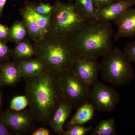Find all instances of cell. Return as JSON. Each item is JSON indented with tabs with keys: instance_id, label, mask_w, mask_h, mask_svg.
<instances>
[{
	"instance_id": "obj_23",
	"label": "cell",
	"mask_w": 135,
	"mask_h": 135,
	"mask_svg": "<svg viewBox=\"0 0 135 135\" xmlns=\"http://www.w3.org/2000/svg\"><path fill=\"white\" fill-rule=\"evenodd\" d=\"M93 129L92 126L84 127L82 125H74L70 126L69 129L64 131L63 135H85Z\"/></svg>"
},
{
	"instance_id": "obj_34",
	"label": "cell",
	"mask_w": 135,
	"mask_h": 135,
	"mask_svg": "<svg viewBox=\"0 0 135 135\" xmlns=\"http://www.w3.org/2000/svg\"><path fill=\"white\" fill-rule=\"evenodd\" d=\"M56 1H57V0H56ZM69 1H72V0H69Z\"/></svg>"
},
{
	"instance_id": "obj_14",
	"label": "cell",
	"mask_w": 135,
	"mask_h": 135,
	"mask_svg": "<svg viewBox=\"0 0 135 135\" xmlns=\"http://www.w3.org/2000/svg\"><path fill=\"white\" fill-rule=\"evenodd\" d=\"M28 33L35 42L40 41L44 38L40 26L32 14L29 3L26 2L24 7L20 9Z\"/></svg>"
},
{
	"instance_id": "obj_7",
	"label": "cell",
	"mask_w": 135,
	"mask_h": 135,
	"mask_svg": "<svg viewBox=\"0 0 135 135\" xmlns=\"http://www.w3.org/2000/svg\"><path fill=\"white\" fill-rule=\"evenodd\" d=\"M120 95L113 87L98 81L92 87L89 100L94 109L100 112L113 110L119 103Z\"/></svg>"
},
{
	"instance_id": "obj_22",
	"label": "cell",
	"mask_w": 135,
	"mask_h": 135,
	"mask_svg": "<svg viewBox=\"0 0 135 135\" xmlns=\"http://www.w3.org/2000/svg\"><path fill=\"white\" fill-rule=\"evenodd\" d=\"M29 105V101L26 95H20L15 97L10 103L11 110L20 111L24 110Z\"/></svg>"
},
{
	"instance_id": "obj_8",
	"label": "cell",
	"mask_w": 135,
	"mask_h": 135,
	"mask_svg": "<svg viewBox=\"0 0 135 135\" xmlns=\"http://www.w3.org/2000/svg\"><path fill=\"white\" fill-rule=\"evenodd\" d=\"M72 70L90 87L98 81L100 64L98 59L85 55H77Z\"/></svg>"
},
{
	"instance_id": "obj_32",
	"label": "cell",
	"mask_w": 135,
	"mask_h": 135,
	"mask_svg": "<svg viewBox=\"0 0 135 135\" xmlns=\"http://www.w3.org/2000/svg\"><path fill=\"white\" fill-rule=\"evenodd\" d=\"M2 83V77L1 71V69H0V85Z\"/></svg>"
},
{
	"instance_id": "obj_5",
	"label": "cell",
	"mask_w": 135,
	"mask_h": 135,
	"mask_svg": "<svg viewBox=\"0 0 135 135\" xmlns=\"http://www.w3.org/2000/svg\"><path fill=\"white\" fill-rule=\"evenodd\" d=\"M50 16L49 34L70 40L78 29L87 22L74 3L57 1Z\"/></svg>"
},
{
	"instance_id": "obj_1",
	"label": "cell",
	"mask_w": 135,
	"mask_h": 135,
	"mask_svg": "<svg viewBox=\"0 0 135 135\" xmlns=\"http://www.w3.org/2000/svg\"><path fill=\"white\" fill-rule=\"evenodd\" d=\"M24 79L30 110L36 121L49 124L64 99L60 73L49 69L41 74Z\"/></svg>"
},
{
	"instance_id": "obj_16",
	"label": "cell",
	"mask_w": 135,
	"mask_h": 135,
	"mask_svg": "<svg viewBox=\"0 0 135 135\" xmlns=\"http://www.w3.org/2000/svg\"><path fill=\"white\" fill-rule=\"evenodd\" d=\"M78 11L88 22L97 21V9L93 0H72Z\"/></svg>"
},
{
	"instance_id": "obj_3",
	"label": "cell",
	"mask_w": 135,
	"mask_h": 135,
	"mask_svg": "<svg viewBox=\"0 0 135 135\" xmlns=\"http://www.w3.org/2000/svg\"><path fill=\"white\" fill-rule=\"evenodd\" d=\"M34 46L35 56L50 69L59 73L71 70L77 53L71 40L49 34Z\"/></svg>"
},
{
	"instance_id": "obj_15",
	"label": "cell",
	"mask_w": 135,
	"mask_h": 135,
	"mask_svg": "<svg viewBox=\"0 0 135 135\" xmlns=\"http://www.w3.org/2000/svg\"><path fill=\"white\" fill-rule=\"evenodd\" d=\"M95 109L89 102L81 105L68 122V125H83L91 120L94 116Z\"/></svg>"
},
{
	"instance_id": "obj_25",
	"label": "cell",
	"mask_w": 135,
	"mask_h": 135,
	"mask_svg": "<svg viewBox=\"0 0 135 135\" xmlns=\"http://www.w3.org/2000/svg\"><path fill=\"white\" fill-rule=\"evenodd\" d=\"M123 52L132 62L135 64V41L128 43L124 48Z\"/></svg>"
},
{
	"instance_id": "obj_28",
	"label": "cell",
	"mask_w": 135,
	"mask_h": 135,
	"mask_svg": "<svg viewBox=\"0 0 135 135\" xmlns=\"http://www.w3.org/2000/svg\"><path fill=\"white\" fill-rule=\"evenodd\" d=\"M97 9L103 7L118 0H93Z\"/></svg>"
},
{
	"instance_id": "obj_2",
	"label": "cell",
	"mask_w": 135,
	"mask_h": 135,
	"mask_svg": "<svg viewBox=\"0 0 135 135\" xmlns=\"http://www.w3.org/2000/svg\"><path fill=\"white\" fill-rule=\"evenodd\" d=\"M114 37L111 22H87L70 39L77 55L97 59L102 57L113 49Z\"/></svg>"
},
{
	"instance_id": "obj_31",
	"label": "cell",
	"mask_w": 135,
	"mask_h": 135,
	"mask_svg": "<svg viewBox=\"0 0 135 135\" xmlns=\"http://www.w3.org/2000/svg\"><path fill=\"white\" fill-rule=\"evenodd\" d=\"M7 0H0V17L2 15Z\"/></svg>"
},
{
	"instance_id": "obj_19",
	"label": "cell",
	"mask_w": 135,
	"mask_h": 135,
	"mask_svg": "<svg viewBox=\"0 0 135 135\" xmlns=\"http://www.w3.org/2000/svg\"><path fill=\"white\" fill-rule=\"evenodd\" d=\"M116 124L113 118H111L100 122L94 129L90 135H116Z\"/></svg>"
},
{
	"instance_id": "obj_10",
	"label": "cell",
	"mask_w": 135,
	"mask_h": 135,
	"mask_svg": "<svg viewBox=\"0 0 135 135\" xmlns=\"http://www.w3.org/2000/svg\"><path fill=\"white\" fill-rule=\"evenodd\" d=\"M135 5V0H118L98 9L97 21H117L125 12Z\"/></svg>"
},
{
	"instance_id": "obj_24",
	"label": "cell",
	"mask_w": 135,
	"mask_h": 135,
	"mask_svg": "<svg viewBox=\"0 0 135 135\" xmlns=\"http://www.w3.org/2000/svg\"><path fill=\"white\" fill-rule=\"evenodd\" d=\"M33 7L35 12L40 15H49L51 14L54 7L51 5L49 3H44L40 1L38 5H36L33 3Z\"/></svg>"
},
{
	"instance_id": "obj_6",
	"label": "cell",
	"mask_w": 135,
	"mask_h": 135,
	"mask_svg": "<svg viewBox=\"0 0 135 135\" xmlns=\"http://www.w3.org/2000/svg\"><path fill=\"white\" fill-rule=\"evenodd\" d=\"M60 85L64 99L77 109L89 102L90 87L80 79L72 70L60 73Z\"/></svg>"
},
{
	"instance_id": "obj_20",
	"label": "cell",
	"mask_w": 135,
	"mask_h": 135,
	"mask_svg": "<svg viewBox=\"0 0 135 135\" xmlns=\"http://www.w3.org/2000/svg\"><path fill=\"white\" fill-rule=\"evenodd\" d=\"M33 3H29L31 11L34 17L40 28L43 36L48 35L50 33V15H43L35 12L33 7Z\"/></svg>"
},
{
	"instance_id": "obj_13",
	"label": "cell",
	"mask_w": 135,
	"mask_h": 135,
	"mask_svg": "<svg viewBox=\"0 0 135 135\" xmlns=\"http://www.w3.org/2000/svg\"><path fill=\"white\" fill-rule=\"evenodd\" d=\"M73 108L70 102L64 99L61 102L54 114L49 125L55 133L62 134L64 131L63 129L64 123Z\"/></svg>"
},
{
	"instance_id": "obj_18",
	"label": "cell",
	"mask_w": 135,
	"mask_h": 135,
	"mask_svg": "<svg viewBox=\"0 0 135 135\" xmlns=\"http://www.w3.org/2000/svg\"><path fill=\"white\" fill-rule=\"evenodd\" d=\"M14 55L20 60H26L35 56V50L34 45L27 41L17 42L14 49Z\"/></svg>"
},
{
	"instance_id": "obj_4",
	"label": "cell",
	"mask_w": 135,
	"mask_h": 135,
	"mask_svg": "<svg viewBox=\"0 0 135 135\" xmlns=\"http://www.w3.org/2000/svg\"><path fill=\"white\" fill-rule=\"evenodd\" d=\"M99 64L101 78L114 86H124L134 78L132 62L117 47L103 56Z\"/></svg>"
},
{
	"instance_id": "obj_33",
	"label": "cell",
	"mask_w": 135,
	"mask_h": 135,
	"mask_svg": "<svg viewBox=\"0 0 135 135\" xmlns=\"http://www.w3.org/2000/svg\"><path fill=\"white\" fill-rule=\"evenodd\" d=\"M2 98V94L0 92V107L1 103Z\"/></svg>"
},
{
	"instance_id": "obj_26",
	"label": "cell",
	"mask_w": 135,
	"mask_h": 135,
	"mask_svg": "<svg viewBox=\"0 0 135 135\" xmlns=\"http://www.w3.org/2000/svg\"><path fill=\"white\" fill-rule=\"evenodd\" d=\"M10 38V29L0 23V40L3 41Z\"/></svg>"
},
{
	"instance_id": "obj_30",
	"label": "cell",
	"mask_w": 135,
	"mask_h": 135,
	"mask_svg": "<svg viewBox=\"0 0 135 135\" xmlns=\"http://www.w3.org/2000/svg\"><path fill=\"white\" fill-rule=\"evenodd\" d=\"M7 126L5 123L0 119V135L10 134Z\"/></svg>"
},
{
	"instance_id": "obj_9",
	"label": "cell",
	"mask_w": 135,
	"mask_h": 135,
	"mask_svg": "<svg viewBox=\"0 0 135 135\" xmlns=\"http://www.w3.org/2000/svg\"><path fill=\"white\" fill-rule=\"evenodd\" d=\"M5 125L18 133L26 132L33 125L35 120L31 112L29 111H16L11 110L1 119Z\"/></svg>"
},
{
	"instance_id": "obj_27",
	"label": "cell",
	"mask_w": 135,
	"mask_h": 135,
	"mask_svg": "<svg viewBox=\"0 0 135 135\" xmlns=\"http://www.w3.org/2000/svg\"><path fill=\"white\" fill-rule=\"evenodd\" d=\"M8 47L3 41L0 40V60L5 59L9 55Z\"/></svg>"
},
{
	"instance_id": "obj_29",
	"label": "cell",
	"mask_w": 135,
	"mask_h": 135,
	"mask_svg": "<svg viewBox=\"0 0 135 135\" xmlns=\"http://www.w3.org/2000/svg\"><path fill=\"white\" fill-rule=\"evenodd\" d=\"M50 131L47 129L41 128L38 129L32 133V135H49Z\"/></svg>"
},
{
	"instance_id": "obj_21",
	"label": "cell",
	"mask_w": 135,
	"mask_h": 135,
	"mask_svg": "<svg viewBox=\"0 0 135 135\" xmlns=\"http://www.w3.org/2000/svg\"><path fill=\"white\" fill-rule=\"evenodd\" d=\"M10 32L11 38L17 43L24 40L28 32L24 22L18 21L11 26Z\"/></svg>"
},
{
	"instance_id": "obj_17",
	"label": "cell",
	"mask_w": 135,
	"mask_h": 135,
	"mask_svg": "<svg viewBox=\"0 0 135 135\" xmlns=\"http://www.w3.org/2000/svg\"><path fill=\"white\" fill-rule=\"evenodd\" d=\"M2 73V83L6 85L15 84L22 77L17 64L10 62L6 63L0 66Z\"/></svg>"
},
{
	"instance_id": "obj_12",
	"label": "cell",
	"mask_w": 135,
	"mask_h": 135,
	"mask_svg": "<svg viewBox=\"0 0 135 135\" xmlns=\"http://www.w3.org/2000/svg\"><path fill=\"white\" fill-rule=\"evenodd\" d=\"M21 77H32L41 74L50 68L38 57L20 60L17 63Z\"/></svg>"
},
{
	"instance_id": "obj_11",
	"label": "cell",
	"mask_w": 135,
	"mask_h": 135,
	"mask_svg": "<svg viewBox=\"0 0 135 135\" xmlns=\"http://www.w3.org/2000/svg\"><path fill=\"white\" fill-rule=\"evenodd\" d=\"M115 23L117 26L115 40L135 36V9H129Z\"/></svg>"
}]
</instances>
